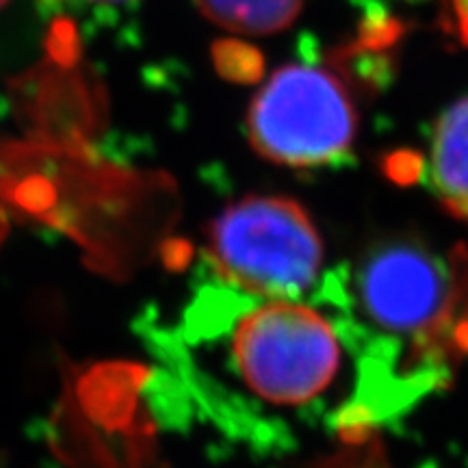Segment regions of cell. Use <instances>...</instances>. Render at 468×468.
I'll return each instance as SVG.
<instances>
[{
    "label": "cell",
    "mask_w": 468,
    "mask_h": 468,
    "mask_svg": "<svg viewBox=\"0 0 468 468\" xmlns=\"http://www.w3.org/2000/svg\"><path fill=\"white\" fill-rule=\"evenodd\" d=\"M185 343L208 351L196 368L202 393L219 410L262 423H306L330 410L362 347L351 327L302 300H262L234 289L197 297ZM365 354V351H362Z\"/></svg>",
    "instance_id": "6da1fadb"
},
{
    "label": "cell",
    "mask_w": 468,
    "mask_h": 468,
    "mask_svg": "<svg viewBox=\"0 0 468 468\" xmlns=\"http://www.w3.org/2000/svg\"><path fill=\"white\" fill-rule=\"evenodd\" d=\"M208 261L245 295L303 300L321 278L325 251L317 226L295 200L248 196L210 224Z\"/></svg>",
    "instance_id": "7a4b0ae2"
},
{
    "label": "cell",
    "mask_w": 468,
    "mask_h": 468,
    "mask_svg": "<svg viewBox=\"0 0 468 468\" xmlns=\"http://www.w3.org/2000/svg\"><path fill=\"white\" fill-rule=\"evenodd\" d=\"M452 269L427 245L395 239L373 245L347 278V325L371 330L368 347H430L452 325Z\"/></svg>",
    "instance_id": "3957f363"
},
{
    "label": "cell",
    "mask_w": 468,
    "mask_h": 468,
    "mask_svg": "<svg viewBox=\"0 0 468 468\" xmlns=\"http://www.w3.org/2000/svg\"><path fill=\"white\" fill-rule=\"evenodd\" d=\"M358 134V113L336 74L284 66L261 87L248 111V137L265 159L317 169L345 161Z\"/></svg>",
    "instance_id": "277c9868"
},
{
    "label": "cell",
    "mask_w": 468,
    "mask_h": 468,
    "mask_svg": "<svg viewBox=\"0 0 468 468\" xmlns=\"http://www.w3.org/2000/svg\"><path fill=\"white\" fill-rule=\"evenodd\" d=\"M427 178L455 219L468 224V96L449 107L431 137Z\"/></svg>",
    "instance_id": "5b68a950"
},
{
    "label": "cell",
    "mask_w": 468,
    "mask_h": 468,
    "mask_svg": "<svg viewBox=\"0 0 468 468\" xmlns=\"http://www.w3.org/2000/svg\"><path fill=\"white\" fill-rule=\"evenodd\" d=\"M197 9L226 31L271 35L300 16L303 0H196Z\"/></svg>",
    "instance_id": "8992f818"
},
{
    "label": "cell",
    "mask_w": 468,
    "mask_h": 468,
    "mask_svg": "<svg viewBox=\"0 0 468 468\" xmlns=\"http://www.w3.org/2000/svg\"><path fill=\"white\" fill-rule=\"evenodd\" d=\"M213 57L221 74L239 83H256L262 76L261 52L239 39H221L213 46Z\"/></svg>",
    "instance_id": "52a82bcc"
},
{
    "label": "cell",
    "mask_w": 468,
    "mask_h": 468,
    "mask_svg": "<svg viewBox=\"0 0 468 468\" xmlns=\"http://www.w3.org/2000/svg\"><path fill=\"white\" fill-rule=\"evenodd\" d=\"M406 35V27L399 17L390 16L379 3H367L365 16L360 20L358 42L368 50L386 52Z\"/></svg>",
    "instance_id": "ba28073f"
},
{
    "label": "cell",
    "mask_w": 468,
    "mask_h": 468,
    "mask_svg": "<svg viewBox=\"0 0 468 468\" xmlns=\"http://www.w3.org/2000/svg\"><path fill=\"white\" fill-rule=\"evenodd\" d=\"M455 17H458V28L462 42L468 46V0H453Z\"/></svg>",
    "instance_id": "9c48e42d"
},
{
    "label": "cell",
    "mask_w": 468,
    "mask_h": 468,
    "mask_svg": "<svg viewBox=\"0 0 468 468\" xmlns=\"http://www.w3.org/2000/svg\"><path fill=\"white\" fill-rule=\"evenodd\" d=\"M76 5H90V7H113V5H124L131 0H72Z\"/></svg>",
    "instance_id": "30bf717a"
},
{
    "label": "cell",
    "mask_w": 468,
    "mask_h": 468,
    "mask_svg": "<svg viewBox=\"0 0 468 468\" xmlns=\"http://www.w3.org/2000/svg\"><path fill=\"white\" fill-rule=\"evenodd\" d=\"M5 232V218H3V204H0V239H3Z\"/></svg>",
    "instance_id": "8fae6325"
},
{
    "label": "cell",
    "mask_w": 468,
    "mask_h": 468,
    "mask_svg": "<svg viewBox=\"0 0 468 468\" xmlns=\"http://www.w3.org/2000/svg\"><path fill=\"white\" fill-rule=\"evenodd\" d=\"M5 3H7V0H0V7H3V5H5Z\"/></svg>",
    "instance_id": "7c38bea8"
}]
</instances>
